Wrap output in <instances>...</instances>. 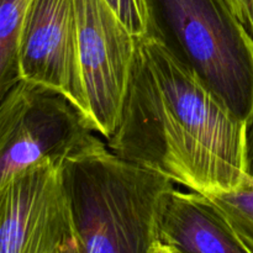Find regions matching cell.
Here are the masks:
<instances>
[{
	"label": "cell",
	"mask_w": 253,
	"mask_h": 253,
	"mask_svg": "<svg viewBox=\"0 0 253 253\" xmlns=\"http://www.w3.org/2000/svg\"><path fill=\"white\" fill-rule=\"evenodd\" d=\"M245 166L246 174L253 179V111L246 121V136H245Z\"/></svg>",
	"instance_id": "13"
},
{
	"label": "cell",
	"mask_w": 253,
	"mask_h": 253,
	"mask_svg": "<svg viewBox=\"0 0 253 253\" xmlns=\"http://www.w3.org/2000/svg\"><path fill=\"white\" fill-rule=\"evenodd\" d=\"M83 114L61 93L19 79L0 106V184L42 162L63 165L99 140Z\"/></svg>",
	"instance_id": "4"
},
{
	"label": "cell",
	"mask_w": 253,
	"mask_h": 253,
	"mask_svg": "<svg viewBox=\"0 0 253 253\" xmlns=\"http://www.w3.org/2000/svg\"><path fill=\"white\" fill-rule=\"evenodd\" d=\"M163 253H249L221 210L207 194L174 189L160 224Z\"/></svg>",
	"instance_id": "8"
},
{
	"label": "cell",
	"mask_w": 253,
	"mask_h": 253,
	"mask_svg": "<svg viewBox=\"0 0 253 253\" xmlns=\"http://www.w3.org/2000/svg\"><path fill=\"white\" fill-rule=\"evenodd\" d=\"M32 0H0V98L19 81L17 43Z\"/></svg>",
	"instance_id": "9"
},
{
	"label": "cell",
	"mask_w": 253,
	"mask_h": 253,
	"mask_svg": "<svg viewBox=\"0 0 253 253\" xmlns=\"http://www.w3.org/2000/svg\"><path fill=\"white\" fill-rule=\"evenodd\" d=\"M17 69L20 79L66 96L89 123L74 0H32L20 30Z\"/></svg>",
	"instance_id": "7"
},
{
	"label": "cell",
	"mask_w": 253,
	"mask_h": 253,
	"mask_svg": "<svg viewBox=\"0 0 253 253\" xmlns=\"http://www.w3.org/2000/svg\"><path fill=\"white\" fill-rule=\"evenodd\" d=\"M82 253H163L160 224L173 180L99 138L62 165Z\"/></svg>",
	"instance_id": "2"
},
{
	"label": "cell",
	"mask_w": 253,
	"mask_h": 253,
	"mask_svg": "<svg viewBox=\"0 0 253 253\" xmlns=\"http://www.w3.org/2000/svg\"><path fill=\"white\" fill-rule=\"evenodd\" d=\"M89 123L108 140L115 131L135 59L137 37L108 0H74Z\"/></svg>",
	"instance_id": "6"
},
{
	"label": "cell",
	"mask_w": 253,
	"mask_h": 253,
	"mask_svg": "<svg viewBox=\"0 0 253 253\" xmlns=\"http://www.w3.org/2000/svg\"><path fill=\"white\" fill-rule=\"evenodd\" d=\"M151 31L241 120L253 111V36L229 0H147Z\"/></svg>",
	"instance_id": "3"
},
{
	"label": "cell",
	"mask_w": 253,
	"mask_h": 253,
	"mask_svg": "<svg viewBox=\"0 0 253 253\" xmlns=\"http://www.w3.org/2000/svg\"><path fill=\"white\" fill-rule=\"evenodd\" d=\"M232 10L253 36V0H229Z\"/></svg>",
	"instance_id": "12"
},
{
	"label": "cell",
	"mask_w": 253,
	"mask_h": 253,
	"mask_svg": "<svg viewBox=\"0 0 253 253\" xmlns=\"http://www.w3.org/2000/svg\"><path fill=\"white\" fill-rule=\"evenodd\" d=\"M0 253H82L61 165L39 163L0 184Z\"/></svg>",
	"instance_id": "5"
},
{
	"label": "cell",
	"mask_w": 253,
	"mask_h": 253,
	"mask_svg": "<svg viewBox=\"0 0 253 253\" xmlns=\"http://www.w3.org/2000/svg\"><path fill=\"white\" fill-rule=\"evenodd\" d=\"M124 24L136 37L151 31V17L147 0H108Z\"/></svg>",
	"instance_id": "11"
},
{
	"label": "cell",
	"mask_w": 253,
	"mask_h": 253,
	"mask_svg": "<svg viewBox=\"0 0 253 253\" xmlns=\"http://www.w3.org/2000/svg\"><path fill=\"white\" fill-rule=\"evenodd\" d=\"M219 208L249 253H253V179L246 174L234 190L208 195Z\"/></svg>",
	"instance_id": "10"
},
{
	"label": "cell",
	"mask_w": 253,
	"mask_h": 253,
	"mask_svg": "<svg viewBox=\"0 0 253 253\" xmlns=\"http://www.w3.org/2000/svg\"><path fill=\"white\" fill-rule=\"evenodd\" d=\"M246 121L153 35L137 37L120 119L108 146L192 192L234 190L246 177Z\"/></svg>",
	"instance_id": "1"
}]
</instances>
